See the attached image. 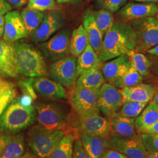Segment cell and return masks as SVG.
Here are the masks:
<instances>
[{
  "label": "cell",
  "instance_id": "277c9868",
  "mask_svg": "<svg viewBox=\"0 0 158 158\" xmlns=\"http://www.w3.org/2000/svg\"><path fill=\"white\" fill-rule=\"evenodd\" d=\"M68 131H52L39 125H32L28 132V143L34 155L38 158H51L52 153Z\"/></svg>",
  "mask_w": 158,
  "mask_h": 158
},
{
  "label": "cell",
  "instance_id": "c3c4849f",
  "mask_svg": "<svg viewBox=\"0 0 158 158\" xmlns=\"http://www.w3.org/2000/svg\"><path fill=\"white\" fill-rule=\"evenodd\" d=\"M36 156L34 155V153H32L27 152L24 153V154L22 155L21 157L18 158H34Z\"/></svg>",
  "mask_w": 158,
  "mask_h": 158
},
{
  "label": "cell",
  "instance_id": "ba28073f",
  "mask_svg": "<svg viewBox=\"0 0 158 158\" xmlns=\"http://www.w3.org/2000/svg\"><path fill=\"white\" fill-rule=\"evenodd\" d=\"M99 90H91L76 85L68 95L69 102L77 116L100 112L97 107Z\"/></svg>",
  "mask_w": 158,
  "mask_h": 158
},
{
  "label": "cell",
  "instance_id": "7402d4cb",
  "mask_svg": "<svg viewBox=\"0 0 158 158\" xmlns=\"http://www.w3.org/2000/svg\"><path fill=\"white\" fill-rule=\"evenodd\" d=\"M103 62L92 46L89 44L77 60V69L79 75L91 69H101Z\"/></svg>",
  "mask_w": 158,
  "mask_h": 158
},
{
  "label": "cell",
  "instance_id": "9c48e42d",
  "mask_svg": "<svg viewBox=\"0 0 158 158\" xmlns=\"http://www.w3.org/2000/svg\"><path fill=\"white\" fill-rule=\"evenodd\" d=\"M107 148L115 150L129 158H148L140 134L133 137L121 138L111 135L106 139Z\"/></svg>",
  "mask_w": 158,
  "mask_h": 158
},
{
  "label": "cell",
  "instance_id": "816d5d0a",
  "mask_svg": "<svg viewBox=\"0 0 158 158\" xmlns=\"http://www.w3.org/2000/svg\"><path fill=\"white\" fill-rule=\"evenodd\" d=\"M5 23V18L3 16V15L0 14V27H4Z\"/></svg>",
  "mask_w": 158,
  "mask_h": 158
},
{
  "label": "cell",
  "instance_id": "7bdbcfd3",
  "mask_svg": "<svg viewBox=\"0 0 158 158\" xmlns=\"http://www.w3.org/2000/svg\"><path fill=\"white\" fill-rule=\"evenodd\" d=\"M11 10V6L6 0H0V14L4 15Z\"/></svg>",
  "mask_w": 158,
  "mask_h": 158
},
{
  "label": "cell",
  "instance_id": "f6af8a7d",
  "mask_svg": "<svg viewBox=\"0 0 158 158\" xmlns=\"http://www.w3.org/2000/svg\"><path fill=\"white\" fill-rule=\"evenodd\" d=\"M6 1L10 5L17 8L25 6L28 2V0H6Z\"/></svg>",
  "mask_w": 158,
  "mask_h": 158
},
{
  "label": "cell",
  "instance_id": "603a6c76",
  "mask_svg": "<svg viewBox=\"0 0 158 158\" xmlns=\"http://www.w3.org/2000/svg\"><path fill=\"white\" fill-rule=\"evenodd\" d=\"M85 151L90 158H101L107 148L106 139L101 138L80 134Z\"/></svg>",
  "mask_w": 158,
  "mask_h": 158
},
{
  "label": "cell",
  "instance_id": "d6986e66",
  "mask_svg": "<svg viewBox=\"0 0 158 158\" xmlns=\"http://www.w3.org/2000/svg\"><path fill=\"white\" fill-rule=\"evenodd\" d=\"M111 127V135L121 138H130L136 135L134 118H128L115 113L107 118Z\"/></svg>",
  "mask_w": 158,
  "mask_h": 158
},
{
  "label": "cell",
  "instance_id": "ee69618b",
  "mask_svg": "<svg viewBox=\"0 0 158 158\" xmlns=\"http://www.w3.org/2000/svg\"><path fill=\"white\" fill-rule=\"evenodd\" d=\"M140 133H151L158 134V121L151 127L142 130Z\"/></svg>",
  "mask_w": 158,
  "mask_h": 158
},
{
  "label": "cell",
  "instance_id": "681fc988",
  "mask_svg": "<svg viewBox=\"0 0 158 158\" xmlns=\"http://www.w3.org/2000/svg\"><path fill=\"white\" fill-rule=\"evenodd\" d=\"M152 102L156 103L158 105V89H156V91H155L153 97Z\"/></svg>",
  "mask_w": 158,
  "mask_h": 158
},
{
  "label": "cell",
  "instance_id": "2e32d148",
  "mask_svg": "<svg viewBox=\"0 0 158 158\" xmlns=\"http://www.w3.org/2000/svg\"><path fill=\"white\" fill-rule=\"evenodd\" d=\"M158 6L156 3L129 2L119 11V16L125 22L153 17L156 14Z\"/></svg>",
  "mask_w": 158,
  "mask_h": 158
},
{
  "label": "cell",
  "instance_id": "5b68a950",
  "mask_svg": "<svg viewBox=\"0 0 158 158\" xmlns=\"http://www.w3.org/2000/svg\"><path fill=\"white\" fill-rule=\"evenodd\" d=\"M34 107L40 127L52 131H67L69 113L62 106L53 102H40L36 103Z\"/></svg>",
  "mask_w": 158,
  "mask_h": 158
},
{
  "label": "cell",
  "instance_id": "d6a6232c",
  "mask_svg": "<svg viewBox=\"0 0 158 158\" xmlns=\"http://www.w3.org/2000/svg\"><path fill=\"white\" fill-rule=\"evenodd\" d=\"M15 85L8 83L0 89V117L6 108L17 97Z\"/></svg>",
  "mask_w": 158,
  "mask_h": 158
},
{
  "label": "cell",
  "instance_id": "1f68e13d",
  "mask_svg": "<svg viewBox=\"0 0 158 158\" xmlns=\"http://www.w3.org/2000/svg\"><path fill=\"white\" fill-rule=\"evenodd\" d=\"M93 15L97 26L104 36L114 23L113 13L103 9L93 12Z\"/></svg>",
  "mask_w": 158,
  "mask_h": 158
},
{
  "label": "cell",
  "instance_id": "ac0fdd59",
  "mask_svg": "<svg viewBox=\"0 0 158 158\" xmlns=\"http://www.w3.org/2000/svg\"><path fill=\"white\" fill-rule=\"evenodd\" d=\"M130 66V57L127 55H123L103 64L101 70L104 79L113 85L129 69Z\"/></svg>",
  "mask_w": 158,
  "mask_h": 158
},
{
  "label": "cell",
  "instance_id": "60d3db41",
  "mask_svg": "<svg viewBox=\"0 0 158 158\" xmlns=\"http://www.w3.org/2000/svg\"><path fill=\"white\" fill-rule=\"evenodd\" d=\"M145 53L149 56L152 64H158V45L148 50Z\"/></svg>",
  "mask_w": 158,
  "mask_h": 158
},
{
  "label": "cell",
  "instance_id": "ab89813d",
  "mask_svg": "<svg viewBox=\"0 0 158 158\" xmlns=\"http://www.w3.org/2000/svg\"><path fill=\"white\" fill-rule=\"evenodd\" d=\"M101 158H128L124 155L115 150L108 148L103 153Z\"/></svg>",
  "mask_w": 158,
  "mask_h": 158
},
{
  "label": "cell",
  "instance_id": "836d02e7",
  "mask_svg": "<svg viewBox=\"0 0 158 158\" xmlns=\"http://www.w3.org/2000/svg\"><path fill=\"white\" fill-rule=\"evenodd\" d=\"M148 104L147 102H125L118 113L128 118H136L139 115Z\"/></svg>",
  "mask_w": 158,
  "mask_h": 158
},
{
  "label": "cell",
  "instance_id": "8d00e7d4",
  "mask_svg": "<svg viewBox=\"0 0 158 158\" xmlns=\"http://www.w3.org/2000/svg\"><path fill=\"white\" fill-rule=\"evenodd\" d=\"M127 0H102L103 8L112 13L119 10Z\"/></svg>",
  "mask_w": 158,
  "mask_h": 158
},
{
  "label": "cell",
  "instance_id": "74e56055",
  "mask_svg": "<svg viewBox=\"0 0 158 158\" xmlns=\"http://www.w3.org/2000/svg\"><path fill=\"white\" fill-rule=\"evenodd\" d=\"M73 158H90L85 151L80 135L76 136L74 142Z\"/></svg>",
  "mask_w": 158,
  "mask_h": 158
},
{
  "label": "cell",
  "instance_id": "e0dca14e",
  "mask_svg": "<svg viewBox=\"0 0 158 158\" xmlns=\"http://www.w3.org/2000/svg\"><path fill=\"white\" fill-rule=\"evenodd\" d=\"M18 75L14 43L0 38V78H16Z\"/></svg>",
  "mask_w": 158,
  "mask_h": 158
},
{
  "label": "cell",
  "instance_id": "30bf717a",
  "mask_svg": "<svg viewBox=\"0 0 158 158\" xmlns=\"http://www.w3.org/2000/svg\"><path fill=\"white\" fill-rule=\"evenodd\" d=\"M71 30L69 28L62 29L49 40L42 42L40 48L47 58L55 62L70 53Z\"/></svg>",
  "mask_w": 158,
  "mask_h": 158
},
{
  "label": "cell",
  "instance_id": "d590c367",
  "mask_svg": "<svg viewBox=\"0 0 158 158\" xmlns=\"http://www.w3.org/2000/svg\"><path fill=\"white\" fill-rule=\"evenodd\" d=\"M143 143L147 151H158V134L151 133H139Z\"/></svg>",
  "mask_w": 158,
  "mask_h": 158
},
{
  "label": "cell",
  "instance_id": "f546056e",
  "mask_svg": "<svg viewBox=\"0 0 158 158\" xmlns=\"http://www.w3.org/2000/svg\"><path fill=\"white\" fill-rule=\"evenodd\" d=\"M127 55L130 57L131 66L135 68L143 77L149 75L152 63L148 57L143 53L136 52L134 51H130Z\"/></svg>",
  "mask_w": 158,
  "mask_h": 158
},
{
  "label": "cell",
  "instance_id": "5bb4252c",
  "mask_svg": "<svg viewBox=\"0 0 158 158\" xmlns=\"http://www.w3.org/2000/svg\"><path fill=\"white\" fill-rule=\"evenodd\" d=\"M33 88L36 94L52 99H68V94L62 85L45 77H29L24 80Z\"/></svg>",
  "mask_w": 158,
  "mask_h": 158
},
{
  "label": "cell",
  "instance_id": "bcb514c9",
  "mask_svg": "<svg viewBox=\"0 0 158 158\" xmlns=\"http://www.w3.org/2000/svg\"><path fill=\"white\" fill-rule=\"evenodd\" d=\"M59 4H78L82 2V0H56Z\"/></svg>",
  "mask_w": 158,
  "mask_h": 158
},
{
  "label": "cell",
  "instance_id": "4dcf8cb0",
  "mask_svg": "<svg viewBox=\"0 0 158 158\" xmlns=\"http://www.w3.org/2000/svg\"><path fill=\"white\" fill-rule=\"evenodd\" d=\"M143 77L134 67L130 66L129 69L113 85L118 89L132 87L142 83Z\"/></svg>",
  "mask_w": 158,
  "mask_h": 158
},
{
  "label": "cell",
  "instance_id": "4316f807",
  "mask_svg": "<svg viewBox=\"0 0 158 158\" xmlns=\"http://www.w3.org/2000/svg\"><path fill=\"white\" fill-rule=\"evenodd\" d=\"M25 142L23 134L12 136L11 139L6 146L0 158H18L25 153Z\"/></svg>",
  "mask_w": 158,
  "mask_h": 158
},
{
  "label": "cell",
  "instance_id": "ffe728a7",
  "mask_svg": "<svg viewBox=\"0 0 158 158\" xmlns=\"http://www.w3.org/2000/svg\"><path fill=\"white\" fill-rule=\"evenodd\" d=\"M156 88L152 84L141 83L134 87L120 89L123 103L127 102H147L152 101Z\"/></svg>",
  "mask_w": 158,
  "mask_h": 158
},
{
  "label": "cell",
  "instance_id": "9f6ffc18",
  "mask_svg": "<svg viewBox=\"0 0 158 158\" xmlns=\"http://www.w3.org/2000/svg\"><path fill=\"white\" fill-rule=\"evenodd\" d=\"M156 19H157V21H158V11H157V12H156Z\"/></svg>",
  "mask_w": 158,
  "mask_h": 158
},
{
  "label": "cell",
  "instance_id": "7dc6e473",
  "mask_svg": "<svg viewBox=\"0 0 158 158\" xmlns=\"http://www.w3.org/2000/svg\"><path fill=\"white\" fill-rule=\"evenodd\" d=\"M131 1L139 2H143V3H156L158 1V0H131Z\"/></svg>",
  "mask_w": 158,
  "mask_h": 158
},
{
  "label": "cell",
  "instance_id": "6f0895ef",
  "mask_svg": "<svg viewBox=\"0 0 158 158\" xmlns=\"http://www.w3.org/2000/svg\"><path fill=\"white\" fill-rule=\"evenodd\" d=\"M36 158V157H35V158Z\"/></svg>",
  "mask_w": 158,
  "mask_h": 158
},
{
  "label": "cell",
  "instance_id": "6da1fadb",
  "mask_svg": "<svg viewBox=\"0 0 158 158\" xmlns=\"http://www.w3.org/2000/svg\"><path fill=\"white\" fill-rule=\"evenodd\" d=\"M98 56L102 62L128 55L135 46V34L128 22L118 21L104 36Z\"/></svg>",
  "mask_w": 158,
  "mask_h": 158
},
{
  "label": "cell",
  "instance_id": "8992f818",
  "mask_svg": "<svg viewBox=\"0 0 158 158\" xmlns=\"http://www.w3.org/2000/svg\"><path fill=\"white\" fill-rule=\"evenodd\" d=\"M135 34V46L134 51L145 53L158 45V21L155 17H148L131 21Z\"/></svg>",
  "mask_w": 158,
  "mask_h": 158
},
{
  "label": "cell",
  "instance_id": "f907efd6",
  "mask_svg": "<svg viewBox=\"0 0 158 158\" xmlns=\"http://www.w3.org/2000/svg\"><path fill=\"white\" fill-rule=\"evenodd\" d=\"M148 158H158V151L148 152Z\"/></svg>",
  "mask_w": 158,
  "mask_h": 158
},
{
  "label": "cell",
  "instance_id": "11a10c76",
  "mask_svg": "<svg viewBox=\"0 0 158 158\" xmlns=\"http://www.w3.org/2000/svg\"><path fill=\"white\" fill-rule=\"evenodd\" d=\"M4 27H0V38L3 36L4 34Z\"/></svg>",
  "mask_w": 158,
  "mask_h": 158
},
{
  "label": "cell",
  "instance_id": "f1b7e54d",
  "mask_svg": "<svg viewBox=\"0 0 158 158\" xmlns=\"http://www.w3.org/2000/svg\"><path fill=\"white\" fill-rule=\"evenodd\" d=\"M44 15L42 11L29 9L28 7L23 9L21 16L29 35H31L39 27Z\"/></svg>",
  "mask_w": 158,
  "mask_h": 158
},
{
  "label": "cell",
  "instance_id": "7a4b0ae2",
  "mask_svg": "<svg viewBox=\"0 0 158 158\" xmlns=\"http://www.w3.org/2000/svg\"><path fill=\"white\" fill-rule=\"evenodd\" d=\"M36 119V111L34 106H23L16 98L6 108L0 117V133L14 135L30 128Z\"/></svg>",
  "mask_w": 158,
  "mask_h": 158
},
{
  "label": "cell",
  "instance_id": "db71d44e",
  "mask_svg": "<svg viewBox=\"0 0 158 158\" xmlns=\"http://www.w3.org/2000/svg\"><path fill=\"white\" fill-rule=\"evenodd\" d=\"M154 71H155V73L158 76V64H154Z\"/></svg>",
  "mask_w": 158,
  "mask_h": 158
},
{
  "label": "cell",
  "instance_id": "52a82bcc",
  "mask_svg": "<svg viewBox=\"0 0 158 158\" xmlns=\"http://www.w3.org/2000/svg\"><path fill=\"white\" fill-rule=\"evenodd\" d=\"M51 79L69 89L76 86L79 74L77 69V59L68 55L53 63L49 68Z\"/></svg>",
  "mask_w": 158,
  "mask_h": 158
},
{
  "label": "cell",
  "instance_id": "83f0119b",
  "mask_svg": "<svg viewBox=\"0 0 158 158\" xmlns=\"http://www.w3.org/2000/svg\"><path fill=\"white\" fill-rule=\"evenodd\" d=\"M76 135L68 131L52 153L51 158H73Z\"/></svg>",
  "mask_w": 158,
  "mask_h": 158
},
{
  "label": "cell",
  "instance_id": "f5cc1de1",
  "mask_svg": "<svg viewBox=\"0 0 158 158\" xmlns=\"http://www.w3.org/2000/svg\"><path fill=\"white\" fill-rule=\"evenodd\" d=\"M9 82L6 81V80H4V79H1L0 78V89L1 88H2L4 86H5L6 85H7Z\"/></svg>",
  "mask_w": 158,
  "mask_h": 158
},
{
  "label": "cell",
  "instance_id": "4fadbf2b",
  "mask_svg": "<svg viewBox=\"0 0 158 158\" xmlns=\"http://www.w3.org/2000/svg\"><path fill=\"white\" fill-rule=\"evenodd\" d=\"M64 17L60 12L51 11L44 15L39 27L31 35V40L34 44L44 42L62 28Z\"/></svg>",
  "mask_w": 158,
  "mask_h": 158
},
{
  "label": "cell",
  "instance_id": "b9f144b4",
  "mask_svg": "<svg viewBox=\"0 0 158 158\" xmlns=\"http://www.w3.org/2000/svg\"><path fill=\"white\" fill-rule=\"evenodd\" d=\"M12 136L4 135L0 133V155L4 151L6 146L11 139Z\"/></svg>",
  "mask_w": 158,
  "mask_h": 158
},
{
  "label": "cell",
  "instance_id": "7c38bea8",
  "mask_svg": "<svg viewBox=\"0 0 158 158\" xmlns=\"http://www.w3.org/2000/svg\"><path fill=\"white\" fill-rule=\"evenodd\" d=\"M123 104L120 89L109 83H104L99 89L97 107L106 118L118 113Z\"/></svg>",
  "mask_w": 158,
  "mask_h": 158
},
{
  "label": "cell",
  "instance_id": "3957f363",
  "mask_svg": "<svg viewBox=\"0 0 158 158\" xmlns=\"http://www.w3.org/2000/svg\"><path fill=\"white\" fill-rule=\"evenodd\" d=\"M14 45L19 74L28 77H46L48 75L44 57L34 46L21 40L14 42Z\"/></svg>",
  "mask_w": 158,
  "mask_h": 158
},
{
  "label": "cell",
  "instance_id": "8fae6325",
  "mask_svg": "<svg viewBox=\"0 0 158 158\" xmlns=\"http://www.w3.org/2000/svg\"><path fill=\"white\" fill-rule=\"evenodd\" d=\"M80 134L107 139L111 135V127L106 117L100 112L91 113L83 116H78Z\"/></svg>",
  "mask_w": 158,
  "mask_h": 158
},
{
  "label": "cell",
  "instance_id": "e575fe53",
  "mask_svg": "<svg viewBox=\"0 0 158 158\" xmlns=\"http://www.w3.org/2000/svg\"><path fill=\"white\" fill-rule=\"evenodd\" d=\"M27 7L42 12L55 11L57 8L55 0H28Z\"/></svg>",
  "mask_w": 158,
  "mask_h": 158
},
{
  "label": "cell",
  "instance_id": "484cf974",
  "mask_svg": "<svg viewBox=\"0 0 158 158\" xmlns=\"http://www.w3.org/2000/svg\"><path fill=\"white\" fill-rule=\"evenodd\" d=\"M90 44L88 35L83 25H80L72 32L70 42V53L71 55L78 57Z\"/></svg>",
  "mask_w": 158,
  "mask_h": 158
},
{
  "label": "cell",
  "instance_id": "9a60e30c",
  "mask_svg": "<svg viewBox=\"0 0 158 158\" xmlns=\"http://www.w3.org/2000/svg\"><path fill=\"white\" fill-rule=\"evenodd\" d=\"M4 18V40L11 43H14L19 40L28 37L29 35L23 25L19 11H10L6 14Z\"/></svg>",
  "mask_w": 158,
  "mask_h": 158
},
{
  "label": "cell",
  "instance_id": "f35d334b",
  "mask_svg": "<svg viewBox=\"0 0 158 158\" xmlns=\"http://www.w3.org/2000/svg\"><path fill=\"white\" fill-rule=\"evenodd\" d=\"M19 86L23 92V94H28L31 96L33 99L36 98V93L35 92L32 86L29 85L27 82H26L25 80L19 81Z\"/></svg>",
  "mask_w": 158,
  "mask_h": 158
},
{
  "label": "cell",
  "instance_id": "d4e9b609",
  "mask_svg": "<svg viewBox=\"0 0 158 158\" xmlns=\"http://www.w3.org/2000/svg\"><path fill=\"white\" fill-rule=\"evenodd\" d=\"M158 121V105L151 102L135 119L136 130L140 133Z\"/></svg>",
  "mask_w": 158,
  "mask_h": 158
},
{
  "label": "cell",
  "instance_id": "44dd1931",
  "mask_svg": "<svg viewBox=\"0 0 158 158\" xmlns=\"http://www.w3.org/2000/svg\"><path fill=\"white\" fill-rule=\"evenodd\" d=\"M83 27L88 35L90 45L98 55L102 50L103 36L97 26L93 12L86 11L83 18Z\"/></svg>",
  "mask_w": 158,
  "mask_h": 158
},
{
  "label": "cell",
  "instance_id": "cb8c5ba5",
  "mask_svg": "<svg viewBox=\"0 0 158 158\" xmlns=\"http://www.w3.org/2000/svg\"><path fill=\"white\" fill-rule=\"evenodd\" d=\"M105 82L101 69H94L79 75L76 85L91 90H99Z\"/></svg>",
  "mask_w": 158,
  "mask_h": 158
}]
</instances>
